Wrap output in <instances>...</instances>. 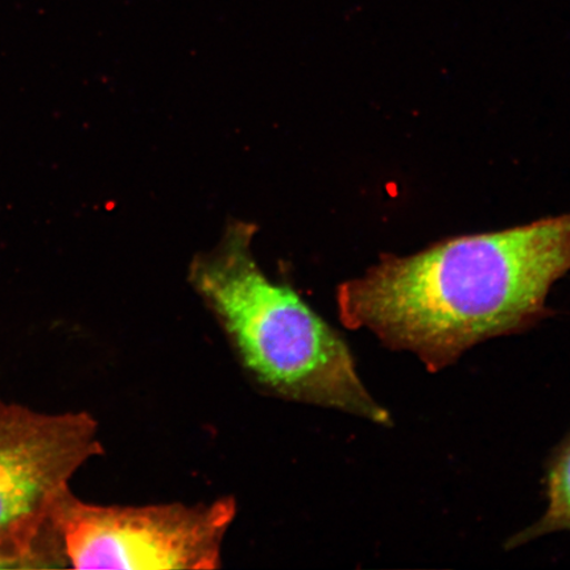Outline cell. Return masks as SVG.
<instances>
[{
    "label": "cell",
    "instance_id": "obj_3",
    "mask_svg": "<svg viewBox=\"0 0 570 570\" xmlns=\"http://www.w3.org/2000/svg\"><path fill=\"white\" fill-rule=\"evenodd\" d=\"M235 515L232 497L202 504L99 505L68 491L53 520L76 569H217Z\"/></svg>",
    "mask_w": 570,
    "mask_h": 570
},
{
    "label": "cell",
    "instance_id": "obj_6",
    "mask_svg": "<svg viewBox=\"0 0 570 570\" xmlns=\"http://www.w3.org/2000/svg\"><path fill=\"white\" fill-rule=\"evenodd\" d=\"M60 568L51 556L12 541H0V569Z\"/></svg>",
    "mask_w": 570,
    "mask_h": 570
},
{
    "label": "cell",
    "instance_id": "obj_2",
    "mask_svg": "<svg viewBox=\"0 0 570 570\" xmlns=\"http://www.w3.org/2000/svg\"><path fill=\"white\" fill-rule=\"evenodd\" d=\"M254 237L253 224L235 220L216 246L195 256L188 273L248 380L283 401L392 425L345 338L289 285L269 279L256 262Z\"/></svg>",
    "mask_w": 570,
    "mask_h": 570
},
{
    "label": "cell",
    "instance_id": "obj_5",
    "mask_svg": "<svg viewBox=\"0 0 570 570\" xmlns=\"http://www.w3.org/2000/svg\"><path fill=\"white\" fill-rule=\"evenodd\" d=\"M548 505L544 515L511 537L505 550H515L534 539L554 532L570 531V433L554 449L547 470Z\"/></svg>",
    "mask_w": 570,
    "mask_h": 570
},
{
    "label": "cell",
    "instance_id": "obj_4",
    "mask_svg": "<svg viewBox=\"0 0 570 570\" xmlns=\"http://www.w3.org/2000/svg\"><path fill=\"white\" fill-rule=\"evenodd\" d=\"M102 453L89 413L52 415L0 401V541L66 560L55 510L78 470Z\"/></svg>",
    "mask_w": 570,
    "mask_h": 570
},
{
    "label": "cell",
    "instance_id": "obj_1",
    "mask_svg": "<svg viewBox=\"0 0 570 570\" xmlns=\"http://www.w3.org/2000/svg\"><path fill=\"white\" fill-rule=\"evenodd\" d=\"M570 271V213L501 232L462 235L409 256L384 254L337 289L341 323L430 373L470 348L550 317L547 298Z\"/></svg>",
    "mask_w": 570,
    "mask_h": 570
}]
</instances>
